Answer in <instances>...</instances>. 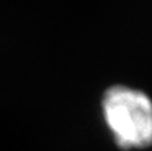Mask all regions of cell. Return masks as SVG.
Segmentation results:
<instances>
[{"label": "cell", "mask_w": 152, "mask_h": 151, "mask_svg": "<svg viewBox=\"0 0 152 151\" xmlns=\"http://www.w3.org/2000/svg\"><path fill=\"white\" fill-rule=\"evenodd\" d=\"M103 114L119 147L152 144V100L144 92L124 86L110 88L103 98Z\"/></svg>", "instance_id": "obj_1"}]
</instances>
